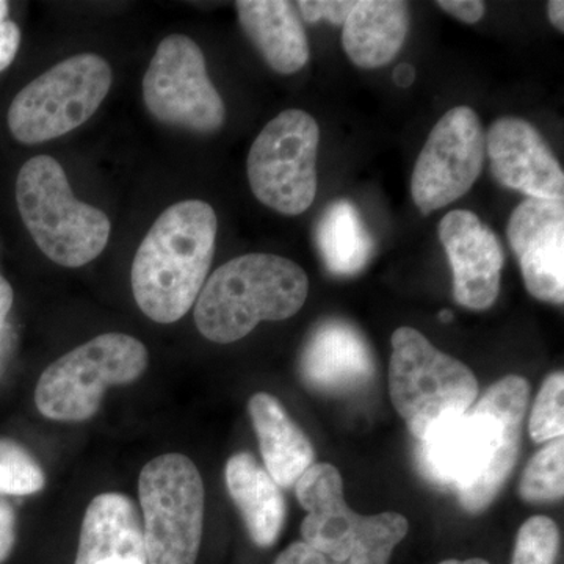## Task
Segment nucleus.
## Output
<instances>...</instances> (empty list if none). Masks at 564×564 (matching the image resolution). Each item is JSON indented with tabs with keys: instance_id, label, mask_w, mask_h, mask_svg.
Segmentation results:
<instances>
[{
	"instance_id": "33",
	"label": "nucleus",
	"mask_w": 564,
	"mask_h": 564,
	"mask_svg": "<svg viewBox=\"0 0 564 564\" xmlns=\"http://www.w3.org/2000/svg\"><path fill=\"white\" fill-rule=\"evenodd\" d=\"M415 79V68L410 63H400L397 65L395 70H393V80H395V85H399L400 88H408L413 85Z\"/></svg>"
},
{
	"instance_id": "28",
	"label": "nucleus",
	"mask_w": 564,
	"mask_h": 564,
	"mask_svg": "<svg viewBox=\"0 0 564 564\" xmlns=\"http://www.w3.org/2000/svg\"><path fill=\"white\" fill-rule=\"evenodd\" d=\"M17 543V514L9 503L0 500V564L9 560Z\"/></svg>"
},
{
	"instance_id": "17",
	"label": "nucleus",
	"mask_w": 564,
	"mask_h": 564,
	"mask_svg": "<svg viewBox=\"0 0 564 564\" xmlns=\"http://www.w3.org/2000/svg\"><path fill=\"white\" fill-rule=\"evenodd\" d=\"M74 564H148L139 511L129 497H95L82 521Z\"/></svg>"
},
{
	"instance_id": "21",
	"label": "nucleus",
	"mask_w": 564,
	"mask_h": 564,
	"mask_svg": "<svg viewBox=\"0 0 564 564\" xmlns=\"http://www.w3.org/2000/svg\"><path fill=\"white\" fill-rule=\"evenodd\" d=\"M225 475L252 543L262 549L272 547L285 521V500L280 486L248 452L232 455Z\"/></svg>"
},
{
	"instance_id": "23",
	"label": "nucleus",
	"mask_w": 564,
	"mask_h": 564,
	"mask_svg": "<svg viewBox=\"0 0 564 564\" xmlns=\"http://www.w3.org/2000/svg\"><path fill=\"white\" fill-rule=\"evenodd\" d=\"M564 441H551L527 464L519 494L529 503L555 502L564 492Z\"/></svg>"
},
{
	"instance_id": "19",
	"label": "nucleus",
	"mask_w": 564,
	"mask_h": 564,
	"mask_svg": "<svg viewBox=\"0 0 564 564\" xmlns=\"http://www.w3.org/2000/svg\"><path fill=\"white\" fill-rule=\"evenodd\" d=\"M248 413L267 473L280 488H292L314 464L313 445L270 393H254L248 402Z\"/></svg>"
},
{
	"instance_id": "7",
	"label": "nucleus",
	"mask_w": 564,
	"mask_h": 564,
	"mask_svg": "<svg viewBox=\"0 0 564 564\" xmlns=\"http://www.w3.org/2000/svg\"><path fill=\"white\" fill-rule=\"evenodd\" d=\"M150 352L135 337L107 333L74 348L41 373L36 408L58 422H85L98 413L107 389L139 380Z\"/></svg>"
},
{
	"instance_id": "18",
	"label": "nucleus",
	"mask_w": 564,
	"mask_h": 564,
	"mask_svg": "<svg viewBox=\"0 0 564 564\" xmlns=\"http://www.w3.org/2000/svg\"><path fill=\"white\" fill-rule=\"evenodd\" d=\"M236 9L245 35L274 73L289 76L306 66L311 55L310 41L292 2L239 0Z\"/></svg>"
},
{
	"instance_id": "15",
	"label": "nucleus",
	"mask_w": 564,
	"mask_h": 564,
	"mask_svg": "<svg viewBox=\"0 0 564 564\" xmlns=\"http://www.w3.org/2000/svg\"><path fill=\"white\" fill-rule=\"evenodd\" d=\"M440 239L454 270L455 302L467 310H489L499 296L505 263L496 232L474 212L452 210L441 221Z\"/></svg>"
},
{
	"instance_id": "1",
	"label": "nucleus",
	"mask_w": 564,
	"mask_h": 564,
	"mask_svg": "<svg viewBox=\"0 0 564 564\" xmlns=\"http://www.w3.org/2000/svg\"><path fill=\"white\" fill-rule=\"evenodd\" d=\"M530 400L525 378L508 375L458 417L448 419L419 441V470L452 489L470 514L481 513L513 473Z\"/></svg>"
},
{
	"instance_id": "5",
	"label": "nucleus",
	"mask_w": 564,
	"mask_h": 564,
	"mask_svg": "<svg viewBox=\"0 0 564 564\" xmlns=\"http://www.w3.org/2000/svg\"><path fill=\"white\" fill-rule=\"evenodd\" d=\"M296 497L307 511L303 541L343 564H388L393 549L410 530L399 513L361 516L344 499V481L333 464H313L295 485Z\"/></svg>"
},
{
	"instance_id": "31",
	"label": "nucleus",
	"mask_w": 564,
	"mask_h": 564,
	"mask_svg": "<svg viewBox=\"0 0 564 564\" xmlns=\"http://www.w3.org/2000/svg\"><path fill=\"white\" fill-rule=\"evenodd\" d=\"M329 558L315 551L310 544L300 541L289 545L285 551H282L278 556L274 564H328Z\"/></svg>"
},
{
	"instance_id": "26",
	"label": "nucleus",
	"mask_w": 564,
	"mask_h": 564,
	"mask_svg": "<svg viewBox=\"0 0 564 564\" xmlns=\"http://www.w3.org/2000/svg\"><path fill=\"white\" fill-rule=\"evenodd\" d=\"M558 551V527L551 518L533 516L519 529L511 564H555Z\"/></svg>"
},
{
	"instance_id": "20",
	"label": "nucleus",
	"mask_w": 564,
	"mask_h": 564,
	"mask_svg": "<svg viewBox=\"0 0 564 564\" xmlns=\"http://www.w3.org/2000/svg\"><path fill=\"white\" fill-rule=\"evenodd\" d=\"M408 31L410 11L406 2L359 0L344 22V51L359 68H381L402 50Z\"/></svg>"
},
{
	"instance_id": "29",
	"label": "nucleus",
	"mask_w": 564,
	"mask_h": 564,
	"mask_svg": "<svg viewBox=\"0 0 564 564\" xmlns=\"http://www.w3.org/2000/svg\"><path fill=\"white\" fill-rule=\"evenodd\" d=\"M21 31L13 21H0V73L9 68L20 51Z\"/></svg>"
},
{
	"instance_id": "25",
	"label": "nucleus",
	"mask_w": 564,
	"mask_h": 564,
	"mask_svg": "<svg viewBox=\"0 0 564 564\" xmlns=\"http://www.w3.org/2000/svg\"><path fill=\"white\" fill-rule=\"evenodd\" d=\"M564 375L554 372L545 378L530 417V436L536 444L560 440L564 433Z\"/></svg>"
},
{
	"instance_id": "27",
	"label": "nucleus",
	"mask_w": 564,
	"mask_h": 564,
	"mask_svg": "<svg viewBox=\"0 0 564 564\" xmlns=\"http://www.w3.org/2000/svg\"><path fill=\"white\" fill-rule=\"evenodd\" d=\"M356 2L348 0H302L296 2V9L303 14L304 21H329L334 25L344 24Z\"/></svg>"
},
{
	"instance_id": "37",
	"label": "nucleus",
	"mask_w": 564,
	"mask_h": 564,
	"mask_svg": "<svg viewBox=\"0 0 564 564\" xmlns=\"http://www.w3.org/2000/svg\"><path fill=\"white\" fill-rule=\"evenodd\" d=\"M7 13H9V2L0 0V21H6Z\"/></svg>"
},
{
	"instance_id": "35",
	"label": "nucleus",
	"mask_w": 564,
	"mask_h": 564,
	"mask_svg": "<svg viewBox=\"0 0 564 564\" xmlns=\"http://www.w3.org/2000/svg\"><path fill=\"white\" fill-rule=\"evenodd\" d=\"M440 564H491L484 558H469V560H445Z\"/></svg>"
},
{
	"instance_id": "2",
	"label": "nucleus",
	"mask_w": 564,
	"mask_h": 564,
	"mask_svg": "<svg viewBox=\"0 0 564 564\" xmlns=\"http://www.w3.org/2000/svg\"><path fill=\"white\" fill-rule=\"evenodd\" d=\"M214 207L187 199L166 207L135 252L131 269L133 299L152 322L181 321L198 300L217 243Z\"/></svg>"
},
{
	"instance_id": "34",
	"label": "nucleus",
	"mask_w": 564,
	"mask_h": 564,
	"mask_svg": "<svg viewBox=\"0 0 564 564\" xmlns=\"http://www.w3.org/2000/svg\"><path fill=\"white\" fill-rule=\"evenodd\" d=\"M549 20L552 25L558 29L560 32L564 31V2L562 0H551L547 3Z\"/></svg>"
},
{
	"instance_id": "11",
	"label": "nucleus",
	"mask_w": 564,
	"mask_h": 564,
	"mask_svg": "<svg viewBox=\"0 0 564 564\" xmlns=\"http://www.w3.org/2000/svg\"><path fill=\"white\" fill-rule=\"evenodd\" d=\"M143 101L155 120L196 133L220 131L226 107L207 74L202 47L172 33L159 44L141 82Z\"/></svg>"
},
{
	"instance_id": "32",
	"label": "nucleus",
	"mask_w": 564,
	"mask_h": 564,
	"mask_svg": "<svg viewBox=\"0 0 564 564\" xmlns=\"http://www.w3.org/2000/svg\"><path fill=\"white\" fill-rule=\"evenodd\" d=\"M14 293L10 282L0 274V332H2L3 323L9 315L11 306H13Z\"/></svg>"
},
{
	"instance_id": "30",
	"label": "nucleus",
	"mask_w": 564,
	"mask_h": 564,
	"mask_svg": "<svg viewBox=\"0 0 564 564\" xmlns=\"http://www.w3.org/2000/svg\"><path fill=\"white\" fill-rule=\"evenodd\" d=\"M437 6L466 24H477L485 17L486 11L485 2L480 0H441Z\"/></svg>"
},
{
	"instance_id": "12",
	"label": "nucleus",
	"mask_w": 564,
	"mask_h": 564,
	"mask_svg": "<svg viewBox=\"0 0 564 564\" xmlns=\"http://www.w3.org/2000/svg\"><path fill=\"white\" fill-rule=\"evenodd\" d=\"M486 139L470 107L448 110L430 132L415 162L411 195L423 215L458 202L484 170Z\"/></svg>"
},
{
	"instance_id": "4",
	"label": "nucleus",
	"mask_w": 564,
	"mask_h": 564,
	"mask_svg": "<svg viewBox=\"0 0 564 564\" xmlns=\"http://www.w3.org/2000/svg\"><path fill=\"white\" fill-rule=\"evenodd\" d=\"M17 204L33 242L57 265L79 269L109 243V217L74 196L65 170L51 155H36L22 165Z\"/></svg>"
},
{
	"instance_id": "9",
	"label": "nucleus",
	"mask_w": 564,
	"mask_h": 564,
	"mask_svg": "<svg viewBox=\"0 0 564 564\" xmlns=\"http://www.w3.org/2000/svg\"><path fill=\"white\" fill-rule=\"evenodd\" d=\"M148 564H195L202 547L206 491L187 456L161 455L139 480Z\"/></svg>"
},
{
	"instance_id": "13",
	"label": "nucleus",
	"mask_w": 564,
	"mask_h": 564,
	"mask_svg": "<svg viewBox=\"0 0 564 564\" xmlns=\"http://www.w3.org/2000/svg\"><path fill=\"white\" fill-rule=\"evenodd\" d=\"M507 234L530 295L541 302L563 304V199L527 198L511 214Z\"/></svg>"
},
{
	"instance_id": "6",
	"label": "nucleus",
	"mask_w": 564,
	"mask_h": 564,
	"mask_svg": "<svg viewBox=\"0 0 564 564\" xmlns=\"http://www.w3.org/2000/svg\"><path fill=\"white\" fill-rule=\"evenodd\" d=\"M389 391L408 430L422 441L448 419L458 417L477 400V378L469 367L445 355L417 329L392 334Z\"/></svg>"
},
{
	"instance_id": "14",
	"label": "nucleus",
	"mask_w": 564,
	"mask_h": 564,
	"mask_svg": "<svg viewBox=\"0 0 564 564\" xmlns=\"http://www.w3.org/2000/svg\"><path fill=\"white\" fill-rule=\"evenodd\" d=\"M494 180L534 199H563L564 173L547 141L524 118L503 117L485 133Z\"/></svg>"
},
{
	"instance_id": "8",
	"label": "nucleus",
	"mask_w": 564,
	"mask_h": 564,
	"mask_svg": "<svg viewBox=\"0 0 564 564\" xmlns=\"http://www.w3.org/2000/svg\"><path fill=\"white\" fill-rule=\"evenodd\" d=\"M113 70L98 54L66 58L41 74L11 102L7 122L22 144H40L90 120L109 95Z\"/></svg>"
},
{
	"instance_id": "16",
	"label": "nucleus",
	"mask_w": 564,
	"mask_h": 564,
	"mask_svg": "<svg viewBox=\"0 0 564 564\" xmlns=\"http://www.w3.org/2000/svg\"><path fill=\"white\" fill-rule=\"evenodd\" d=\"M300 369L304 383L315 391L348 393L370 383L375 361L369 343L355 325L328 318L307 337Z\"/></svg>"
},
{
	"instance_id": "10",
	"label": "nucleus",
	"mask_w": 564,
	"mask_h": 564,
	"mask_svg": "<svg viewBox=\"0 0 564 564\" xmlns=\"http://www.w3.org/2000/svg\"><path fill=\"white\" fill-rule=\"evenodd\" d=\"M321 129L307 111L274 117L251 144L247 161L252 195L278 214H303L317 195Z\"/></svg>"
},
{
	"instance_id": "24",
	"label": "nucleus",
	"mask_w": 564,
	"mask_h": 564,
	"mask_svg": "<svg viewBox=\"0 0 564 564\" xmlns=\"http://www.w3.org/2000/svg\"><path fill=\"white\" fill-rule=\"evenodd\" d=\"M46 485L43 467L17 441L0 440V496H31Z\"/></svg>"
},
{
	"instance_id": "3",
	"label": "nucleus",
	"mask_w": 564,
	"mask_h": 564,
	"mask_svg": "<svg viewBox=\"0 0 564 564\" xmlns=\"http://www.w3.org/2000/svg\"><path fill=\"white\" fill-rule=\"evenodd\" d=\"M307 292V274L291 259L263 252L239 256L204 284L196 300V328L210 343H237L261 322L293 317Z\"/></svg>"
},
{
	"instance_id": "22",
	"label": "nucleus",
	"mask_w": 564,
	"mask_h": 564,
	"mask_svg": "<svg viewBox=\"0 0 564 564\" xmlns=\"http://www.w3.org/2000/svg\"><path fill=\"white\" fill-rule=\"evenodd\" d=\"M315 237L323 263L336 276L362 272L372 258V236L358 207L348 199H337L326 207Z\"/></svg>"
},
{
	"instance_id": "36",
	"label": "nucleus",
	"mask_w": 564,
	"mask_h": 564,
	"mask_svg": "<svg viewBox=\"0 0 564 564\" xmlns=\"http://www.w3.org/2000/svg\"><path fill=\"white\" fill-rule=\"evenodd\" d=\"M440 321L444 323H448L454 321V314H452V311L444 310L440 313Z\"/></svg>"
},
{
	"instance_id": "38",
	"label": "nucleus",
	"mask_w": 564,
	"mask_h": 564,
	"mask_svg": "<svg viewBox=\"0 0 564 564\" xmlns=\"http://www.w3.org/2000/svg\"><path fill=\"white\" fill-rule=\"evenodd\" d=\"M328 564H343V563H336V562H332V560H329Z\"/></svg>"
}]
</instances>
